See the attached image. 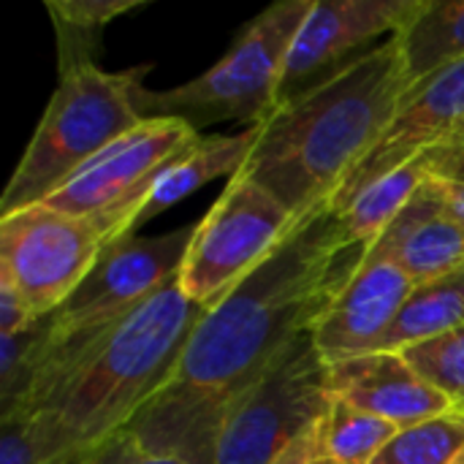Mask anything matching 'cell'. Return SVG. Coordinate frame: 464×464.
<instances>
[{"label":"cell","mask_w":464,"mask_h":464,"mask_svg":"<svg viewBox=\"0 0 464 464\" xmlns=\"http://www.w3.org/2000/svg\"><path fill=\"white\" fill-rule=\"evenodd\" d=\"M296 220L299 215L277 196L237 171L196 226L179 288L190 302L215 307L291 234Z\"/></svg>","instance_id":"52a82bcc"},{"label":"cell","mask_w":464,"mask_h":464,"mask_svg":"<svg viewBox=\"0 0 464 464\" xmlns=\"http://www.w3.org/2000/svg\"><path fill=\"white\" fill-rule=\"evenodd\" d=\"M198 136L201 133L179 117H144L41 204L87 218L106 242L109 228L139 198L152 174Z\"/></svg>","instance_id":"30bf717a"},{"label":"cell","mask_w":464,"mask_h":464,"mask_svg":"<svg viewBox=\"0 0 464 464\" xmlns=\"http://www.w3.org/2000/svg\"><path fill=\"white\" fill-rule=\"evenodd\" d=\"M464 326V272L421 283L408 296L381 351H402Z\"/></svg>","instance_id":"ffe728a7"},{"label":"cell","mask_w":464,"mask_h":464,"mask_svg":"<svg viewBox=\"0 0 464 464\" xmlns=\"http://www.w3.org/2000/svg\"><path fill=\"white\" fill-rule=\"evenodd\" d=\"M451 464H464V449H462V454H459V457H457Z\"/></svg>","instance_id":"f546056e"},{"label":"cell","mask_w":464,"mask_h":464,"mask_svg":"<svg viewBox=\"0 0 464 464\" xmlns=\"http://www.w3.org/2000/svg\"><path fill=\"white\" fill-rule=\"evenodd\" d=\"M310 8L313 0L272 3L201 76L158 92L141 87V114L179 117L196 130L223 120H242L247 128L269 120L280 106V82L291 44Z\"/></svg>","instance_id":"5b68a950"},{"label":"cell","mask_w":464,"mask_h":464,"mask_svg":"<svg viewBox=\"0 0 464 464\" xmlns=\"http://www.w3.org/2000/svg\"><path fill=\"white\" fill-rule=\"evenodd\" d=\"M196 226L160 237H125L101 247L79 288L49 315V337L65 340L125 318L141 302L174 283L188 258Z\"/></svg>","instance_id":"9c48e42d"},{"label":"cell","mask_w":464,"mask_h":464,"mask_svg":"<svg viewBox=\"0 0 464 464\" xmlns=\"http://www.w3.org/2000/svg\"><path fill=\"white\" fill-rule=\"evenodd\" d=\"M421 158H424V166L430 171V179L464 185V133H459L457 139H451L446 144L427 150Z\"/></svg>","instance_id":"484cf974"},{"label":"cell","mask_w":464,"mask_h":464,"mask_svg":"<svg viewBox=\"0 0 464 464\" xmlns=\"http://www.w3.org/2000/svg\"><path fill=\"white\" fill-rule=\"evenodd\" d=\"M329 402V364L307 332L234 397L215 464H275L321 421Z\"/></svg>","instance_id":"8992f818"},{"label":"cell","mask_w":464,"mask_h":464,"mask_svg":"<svg viewBox=\"0 0 464 464\" xmlns=\"http://www.w3.org/2000/svg\"><path fill=\"white\" fill-rule=\"evenodd\" d=\"M275 464H318V449H315V427L296 443L291 446Z\"/></svg>","instance_id":"83f0119b"},{"label":"cell","mask_w":464,"mask_h":464,"mask_svg":"<svg viewBox=\"0 0 464 464\" xmlns=\"http://www.w3.org/2000/svg\"><path fill=\"white\" fill-rule=\"evenodd\" d=\"M0 424V464H63L38 416L11 413L3 416Z\"/></svg>","instance_id":"cb8c5ba5"},{"label":"cell","mask_w":464,"mask_h":464,"mask_svg":"<svg viewBox=\"0 0 464 464\" xmlns=\"http://www.w3.org/2000/svg\"><path fill=\"white\" fill-rule=\"evenodd\" d=\"M367 250L348 234L332 201L299 215L291 234L204 313L169 383L125 430L188 464H215L234 397L318 326Z\"/></svg>","instance_id":"6da1fadb"},{"label":"cell","mask_w":464,"mask_h":464,"mask_svg":"<svg viewBox=\"0 0 464 464\" xmlns=\"http://www.w3.org/2000/svg\"><path fill=\"white\" fill-rule=\"evenodd\" d=\"M400 430L337 397L315 424L318 464H372Z\"/></svg>","instance_id":"44dd1931"},{"label":"cell","mask_w":464,"mask_h":464,"mask_svg":"<svg viewBox=\"0 0 464 464\" xmlns=\"http://www.w3.org/2000/svg\"><path fill=\"white\" fill-rule=\"evenodd\" d=\"M411 87L464 60V0H419L408 22L392 35Z\"/></svg>","instance_id":"e0dca14e"},{"label":"cell","mask_w":464,"mask_h":464,"mask_svg":"<svg viewBox=\"0 0 464 464\" xmlns=\"http://www.w3.org/2000/svg\"><path fill=\"white\" fill-rule=\"evenodd\" d=\"M329 392L397 430L424 424L451 411L449 400L421 381L400 351H375L329 364Z\"/></svg>","instance_id":"5bb4252c"},{"label":"cell","mask_w":464,"mask_h":464,"mask_svg":"<svg viewBox=\"0 0 464 464\" xmlns=\"http://www.w3.org/2000/svg\"><path fill=\"white\" fill-rule=\"evenodd\" d=\"M103 239L87 218L33 204L0 218V277L24 299L35 318H46L79 288Z\"/></svg>","instance_id":"ba28073f"},{"label":"cell","mask_w":464,"mask_h":464,"mask_svg":"<svg viewBox=\"0 0 464 464\" xmlns=\"http://www.w3.org/2000/svg\"><path fill=\"white\" fill-rule=\"evenodd\" d=\"M427 179H430V171L424 166V158L419 155L416 160L370 182L340 209V218L348 234L356 242L372 247L386 234V228L400 218V212L408 207V201L419 193V188Z\"/></svg>","instance_id":"d6986e66"},{"label":"cell","mask_w":464,"mask_h":464,"mask_svg":"<svg viewBox=\"0 0 464 464\" xmlns=\"http://www.w3.org/2000/svg\"><path fill=\"white\" fill-rule=\"evenodd\" d=\"M464 449V413L449 411L400 430L372 464H451Z\"/></svg>","instance_id":"7402d4cb"},{"label":"cell","mask_w":464,"mask_h":464,"mask_svg":"<svg viewBox=\"0 0 464 464\" xmlns=\"http://www.w3.org/2000/svg\"><path fill=\"white\" fill-rule=\"evenodd\" d=\"M432 185H435L440 201L446 204V209L464 223V185H451V182H440V179H432Z\"/></svg>","instance_id":"f1b7e54d"},{"label":"cell","mask_w":464,"mask_h":464,"mask_svg":"<svg viewBox=\"0 0 464 464\" xmlns=\"http://www.w3.org/2000/svg\"><path fill=\"white\" fill-rule=\"evenodd\" d=\"M150 68L152 65L144 63L130 71L109 73L98 65H87L60 76L38 128L5 185L0 218L46 201L87 160L136 128L144 120L139 90L144 87Z\"/></svg>","instance_id":"277c9868"},{"label":"cell","mask_w":464,"mask_h":464,"mask_svg":"<svg viewBox=\"0 0 464 464\" xmlns=\"http://www.w3.org/2000/svg\"><path fill=\"white\" fill-rule=\"evenodd\" d=\"M413 288L416 283L394 261L367 250L351 283L313 329L321 359L340 364L381 351Z\"/></svg>","instance_id":"4fadbf2b"},{"label":"cell","mask_w":464,"mask_h":464,"mask_svg":"<svg viewBox=\"0 0 464 464\" xmlns=\"http://www.w3.org/2000/svg\"><path fill=\"white\" fill-rule=\"evenodd\" d=\"M411 84L394 38L304 87L256 125L239 169L294 215L332 201L345 177L392 125Z\"/></svg>","instance_id":"3957f363"},{"label":"cell","mask_w":464,"mask_h":464,"mask_svg":"<svg viewBox=\"0 0 464 464\" xmlns=\"http://www.w3.org/2000/svg\"><path fill=\"white\" fill-rule=\"evenodd\" d=\"M370 253L394 261L416 285L432 283L464 272V223L446 209L427 179Z\"/></svg>","instance_id":"2e32d148"},{"label":"cell","mask_w":464,"mask_h":464,"mask_svg":"<svg viewBox=\"0 0 464 464\" xmlns=\"http://www.w3.org/2000/svg\"><path fill=\"white\" fill-rule=\"evenodd\" d=\"M459 133H464V60L408 90L386 133L332 196V207L340 212L378 177L416 160Z\"/></svg>","instance_id":"8fae6325"},{"label":"cell","mask_w":464,"mask_h":464,"mask_svg":"<svg viewBox=\"0 0 464 464\" xmlns=\"http://www.w3.org/2000/svg\"><path fill=\"white\" fill-rule=\"evenodd\" d=\"M204 313L177 277L114 324L49 337L30 389L11 413L38 416L63 464H73L82 451L125 430L169 383Z\"/></svg>","instance_id":"7a4b0ae2"},{"label":"cell","mask_w":464,"mask_h":464,"mask_svg":"<svg viewBox=\"0 0 464 464\" xmlns=\"http://www.w3.org/2000/svg\"><path fill=\"white\" fill-rule=\"evenodd\" d=\"M73 464H188L179 457L163 454L150 449L139 435H133L130 430H120L114 435H109L106 440L90 446L87 451H82Z\"/></svg>","instance_id":"d4e9b609"},{"label":"cell","mask_w":464,"mask_h":464,"mask_svg":"<svg viewBox=\"0 0 464 464\" xmlns=\"http://www.w3.org/2000/svg\"><path fill=\"white\" fill-rule=\"evenodd\" d=\"M416 5L419 0H313L283 68L280 103L302 92L307 79L337 71L362 44L381 35L392 38Z\"/></svg>","instance_id":"7c38bea8"},{"label":"cell","mask_w":464,"mask_h":464,"mask_svg":"<svg viewBox=\"0 0 464 464\" xmlns=\"http://www.w3.org/2000/svg\"><path fill=\"white\" fill-rule=\"evenodd\" d=\"M46 14L57 38L60 76L95 65L101 35L122 14H130L147 0H46Z\"/></svg>","instance_id":"ac0fdd59"},{"label":"cell","mask_w":464,"mask_h":464,"mask_svg":"<svg viewBox=\"0 0 464 464\" xmlns=\"http://www.w3.org/2000/svg\"><path fill=\"white\" fill-rule=\"evenodd\" d=\"M253 144H256V125L242 133H231V136H218V133L198 136L190 147H185L179 155H174L169 163H163L152 174V179L144 185L139 198L109 228L103 245H109L114 239L133 237L152 218H158L160 212L185 201L190 193L201 190L207 182H212L223 174L234 177L250 158Z\"/></svg>","instance_id":"9a60e30c"},{"label":"cell","mask_w":464,"mask_h":464,"mask_svg":"<svg viewBox=\"0 0 464 464\" xmlns=\"http://www.w3.org/2000/svg\"><path fill=\"white\" fill-rule=\"evenodd\" d=\"M38 318L30 313L24 299L14 291V285L0 277V334H14L35 324Z\"/></svg>","instance_id":"4316f807"},{"label":"cell","mask_w":464,"mask_h":464,"mask_svg":"<svg viewBox=\"0 0 464 464\" xmlns=\"http://www.w3.org/2000/svg\"><path fill=\"white\" fill-rule=\"evenodd\" d=\"M400 353L421 381L449 400L451 411L464 413V326L408 345Z\"/></svg>","instance_id":"603a6c76"}]
</instances>
